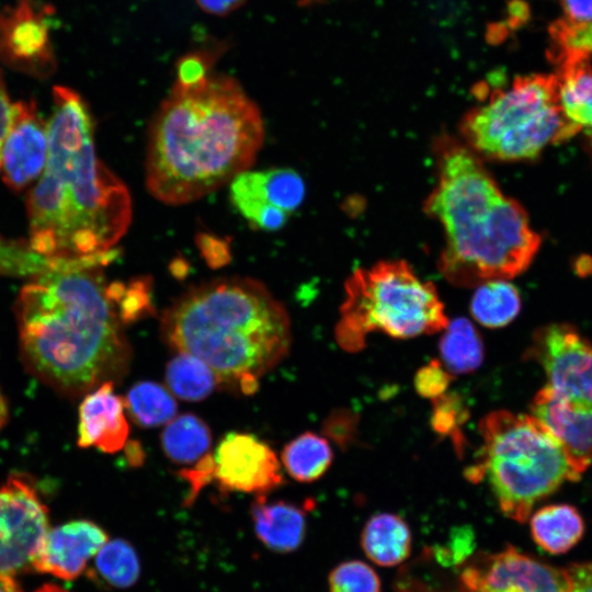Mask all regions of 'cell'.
I'll use <instances>...</instances> for the list:
<instances>
[{"mask_svg": "<svg viewBox=\"0 0 592 592\" xmlns=\"http://www.w3.org/2000/svg\"><path fill=\"white\" fill-rule=\"evenodd\" d=\"M432 429L441 436H451L457 451H460L464 445L460 428L469 415L466 402L456 392H445L432 399Z\"/></svg>", "mask_w": 592, "mask_h": 592, "instance_id": "obj_31", "label": "cell"}, {"mask_svg": "<svg viewBox=\"0 0 592 592\" xmlns=\"http://www.w3.org/2000/svg\"><path fill=\"white\" fill-rule=\"evenodd\" d=\"M166 384L173 396L189 402L204 400L220 385L205 362L184 352H178L168 362Z\"/></svg>", "mask_w": 592, "mask_h": 592, "instance_id": "obj_25", "label": "cell"}, {"mask_svg": "<svg viewBox=\"0 0 592 592\" xmlns=\"http://www.w3.org/2000/svg\"><path fill=\"white\" fill-rule=\"evenodd\" d=\"M305 183L289 168L246 170L229 182V198L236 210L257 229L275 231L303 203Z\"/></svg>", "mask_w": 592, "mask_h": 592, "instance_id": "obj_13", "label": "cell"}, {"mask_svg": "<svg viewBox=\"0 0 592 592\" xmlns=\"http://www.w3.org/2000/svg\"><path fill=\"white\" fill-rule=\"evenodd\" d=\"M531 411L582 475L592 465V405L570 399L545 386L534 396Z\"/></svg>", "mask_w": 592, "mask_h": 592, "instance_id": "obj_16", "label": "cell"}, {"mask_svg": "<svg viewBox=\"0 0 592 592\" xmlns=\"http://www.w3.org/2000/svg\"><path fill=\"white\" fill-rule=\"evenodd\" d=\"M361 544L372 561L390 567L400 563L410 555L411 533L400 516L379 513L365 524Z\"/></svg>", "mask_w": 592, "mask_h": 592, "instance_id": "obj_22", "label": "cell"}, {"mask_svg": "<svg viewBox=\"0 0 592 592\" xmlns=\"http://www.w3.org/2000/svg\"><path fill=\"white\" fill-rule=\"evenodd\" d=\"M46 124V164L27 197L29 246L54 261L105 254L130 225V194L99 159L92 116L79 93L55 86Z\"/></svg>", "mask_w": 592, "mask_h": 592, "instance_id": "obj_2", "label": "cell"}, {"mask_svg": "<svg viewBox=\"0 0 592 592\" xmlns=\"http://www.w3.org/2000/svg\"><path fill=\"white\" fill-rule=\"evenodd\" d=\"M47 152V124L38 115L35 103H13L11 123L1 150L3 181L14 190L31 184L41 177Z\"/></svg>", "mask_w": 592, "mask_h": 592, "instance_id": "obj_15", "label": "cell"}, {"mask_svg": "<svg viewBox=\"0 0 592 592\" xmlns=\"http://www.w3.org/2000/svg\"><path fill=\"white\" fill-rule=\"evenodd\" d=\"M161 448L172 463L192 466L209 453L212 431L194 413L175 415L160 435Z\"/></svg>", "mask_w": 592, "mask_h": 592, "instance_id": "obj_23", "label": "cell"}, {"mask_svg": "<svg viewBox=\"0 0 592 592\" xmlns=\"http://www.w3.org/2000/svg\"><path fill=\"white\" fill-rule=\"evenodd\" d=\"M8 420V406L7 401L0 390V430L7 423Z\"/></svg>", "mask_w": 592, "mask_h": 592, "instance_id": "obj_43", "label": "cell"}, {"mask_svg": "<svg viewBox=\"0 0 592 592\" xmlns=\"http://www.w3.org/2000/svg\"><path fill=\"white\" fill-rule=\"evenodd\" d=\"M344 288L334 335L345 351L362 350L372 332L407 339L440 332L448 323L435 286L403 260L358 267Z\"/></svg>", "mask_w": 592, "mask_h": 592, "instance_id": "obj_8", "label": "cell"}, {"mask_svg": "<svg viewBox=\"0 0 592 592\" xmlns=\"http://www.w3.org/2000/svg\"><path fill=\"white\" fill-rule=\"evenodd\" d=\"M485 90L459 124L464 144L480 158L533 160L582 130L562 111L555 73L519 76L508 87Z\"/></svg>", "mask_w": 592, "mask_h": 592, "instance_id": "obj_7", "label": "cell"}, {"mask_svg": "<svg viewBox=\"0 0 592 592\" xmlns=\"http://www.w3.org/2000/svg\"><path fill=\"white\" fill-rule=\"evenodd\" d=\"M115 383L105 382L86 394L79 407L78 445L116 453L127 443L129 426L125 400L114 392Z\"/></svg>", "mask_w": 592, "mask_h": 592, "instance_id": "obj_18", "label": "cell"}, {"mask_svg": "<svg viewBox=\"0 0 592 592\" xmlns=\"http://www.w3.org/2000/svg\"><path fill=\"white\" fill-rule=\"evenodd\" d=\"M105 254L52 261L16 300L20 354L27 371L56 391L86 395L118 382L129 368L132 348L122 304L128 284L109 282Z\"/></svg>", "mask_w": 592, "mask_h": 592, "instance_id": "obj_1", "label": "cell"}, {"mask_svg": "<svg viewBox=\"0 0 592 592\" xmlns=\"http://www.w3.org/2000/svg\"><path fill=\"white\" fill-rule=\"evenodd\" d=\"M585 134L592 144V128L585 129Z\"/></svg>", "mask_w": 592, "mask_h": 592, "instance_id": "obj_45", "label": "cell"}, {"mask_svg": "<svg viewBox=\"0 0 592 592\" xmlns=\"http://www.w3.org/2000/svg\"><path fill=\"white\" fill-rule=\"evenodd\" d=\"M452 378V373L433 360L417 372L414 387L420 396L434 399L446 392Z\"/></svg>", "mask_w": 592, "mask_h": 592, "instance_id": "obj_34", "label": "cell"}, {"mask_svg": "<svg viewBox=\"0 0 592 592\" xmlns=\"http://www.w3.org/2000/svg\"><path fill=\"white\" fill-rule=\"evenodd\" d=\"M35 592H68L61 588L53 584H45L42 588L37 589Z\"/></svg>", "mask_w": 592, "mask_h": 592, "instance_id": "obj_44", "label": "cell"}, {"mask_svg": "<svg viewBox=\"0 0 592 592\" xmlns=\"http://www.w3.org/2000/svg\"><path fill=\"white\" fill-rule=\"evenodd\" d=\"M207 76V66L198 55H187L178 64V81L181 84H193Z\"/></svg>", "mask_w": 592, "mask_h": 592, "instance_id": "obj_36", "label": "cell"}, {"mask_svg": "<svg viewBox=\"0 0 592 592\" xmlns=\"http://www.w3.org/2000/svg\"><path fill=\"white\" fill-rule=\"evenodd\" d=\"M96 574L115 588H128L139 576V562L134 548L123 539L106 542L96 553Z\"/></svg>", "mask_w": 592, "mask_h": 592, "instance_id": "obj_29", "label": "cell"}, {"mask_svg": "<svg viewBox=\"0 0 592 592\" xmlns=\"http://www.w3.org/2000/svg\"><path fill=\"white\" fill-rule=\"evenodd\" d=\"M549 35L551 61L563 56L592 57V22L563 16L551 24Z\"/></svg>", "mask_w": 592, "mask_h": 592, "instance_id": "obj_30", "label": "cell"}, {"mask_svg": "<svg viewBox=\"0 0 592 592\" xmlns=\"http://www.w3.org/2000/svg\"><path fill=\"white\" fill-rule=\"evenodd\" d=\"M0 592H21V589L11 576H0Z\"/></svg>", "mask_w": 592, "mask_h": 592, "instance_id": "obj_42", "label": "cell"}, {"mask_svg": "<svg viewBox=\"0 0 592 592\" xmlns=\"http://www.w3.org/2000/svg\"><path fill=\"white\" fill-rule=\"evenodd\" d=\"M474 533L470 527H456L447 545L435 548L436 559L445 565L464 562L474 551Z\"/></svg>", "mask_w": 592, "mask_h": 592, "instance_id": "obj_35", "label": "cell"}, {"mask_svg": "<svg viewBox=\"0 0 592 592\" xmlns=\"http://www.w3.org/2000/svg\"><path fill=\"white\" fill-rule=\"evenodd\" d=\"M212 455L213 481L221 491L261 496L284 483L274 451L253 434L229 432Z\"/></svg>", "mask_w": 592, "mask_h": 592, "instance_id": "obj_14", "label": "cell"}, {"mask_svg": "<svg viewBox=\"0 0 592 592\" xmlns=\"http://www.w3.org/2000/svg\"><path fill=\"white\" fill-rule=\"evenodd\" d=\"M196 2L208 13L225 15L239 8L244 0H196Z\"/></svg>", "mask_w": 592, "mask_h": 592, "instance_id": "obj_40", "label": "cell"}, {"mask_svg": "<svg viewBox=\"0 0 592 592\" xmlns=\"http://www.w3.org/2000/svg\"><path fill=\"white\" fill-rule=\"evenodd\" d=\"M560 3L566 18L592 22V0H560Z\"/></svg>", "mask_w": 592, "mask_h": 592, "instance_id": "obj_38", "label": "cell"}, {"mask_svg": "<svg viewBox=\"0 0 592 592\" xmlns=\"http://www.w3.org/2000/svg\"><path fill=\"white\" fill-rule=\"evenodd\" d=\"M12 106L13 103H11L9 100L5 86L0 72V159L2 145L11 123Z\"/></svg>", "mask_w": 592, "mask_h": 592, "instance_id": "obj_39", "label": "cell"}, {"mask_svg": "<svg viewBox=\"0 0 592 592\" xmlns=\"http://www.w3.org/2000/svg\"><path fill=\"white\" fill-rule=\"evenodd\" d=\"M479 433L478 462L467 469L466 477L474 482L485 478L509 519L525 522L535 504L581 476L532 414L490 412L480 421Z\"/></svg>", "mask_w": 592, "mask_h": 592, "instance_id": "obj_6", "label": "cell"}, {"mask_svg": "<svg viewBox=\"0 0 592 592\" xmlns=\"http://www.w3.org/2000/svg\"><path fill=\"white\" fill-rule=\"evenodd\" d=\"M251 513L257 536L271 550L289 553L303 543L307 526L303 508L261 494L255 496Z\"/></svg>", "mask_w": 592, "mask_h": 592, "instance_id": "obj_19", "label": "cell"}, {"mask_svg": "<svg viewBox=\"0 0 592 592\" xmlns=\"http://www.w3.org/2000/svg\"><path fill=\"white\" fill-rule=\"evenodd\" d=\"M264 141L254 102L232 78L175 83L149 130L145 178L159 202H195L253 164Z\"/></svg>", "mask_w": 592, "mask_h": 592, "instance_id": "obj_3", "label": "cell"}, {"mask_svg": "<svg viewBox=\"0 0 592 592\" xmlns=\"http://www.w3.org/2000/svg\"><path fill=\"white\" fill-rule=\"evenodd\" d=\"M177 352L194 355L221 386L253 394L259 379L288 353L289 316L266 286L249 277L209 281L184 292L160 318Z\"/></svg>", "mask_w": 592, "mask_h": 592, "instance_id": "obj_5", "label": "cell"}, {"mask_svg": "<svg viewBox=\"0 0 592 592\" xmlns=\"http://www.w3.org/2000/svg\"><path fill=\"white\" fill-rule=\"evenodd\" d=\"M476 287L470 301V312L476 321L488 328H500L517 316L521 297L508 280H491Z\"/></svg>", "mask_w": 592, "mask_h": 592, "instance_id": "obj_26", "label": "cell"}, {"mask_svg": "<svg viewBox=\"0 0 592 592\" xmlns=\"http://www.w3.org/2000/svg\"><path fill=\"white\" fill-rule=\"evenodd\" d=\"M333 453L326 437L305 432L288 442L281 454L287 474L299 482L319 479L332 463Z\"/></svg>", "mask_w": 592, "mask_h": 592, "instance_id": "obj_24", "label": "cell"}, {"mask_svg": "<svg viewBox=\"0 0 592 592\" xmlns=\"http://www.w3.org/2000/svg\"><path fill=\"white\" fill-rule=\"evenodd\" d=\"M124 400L130 419L144 429L167 424L178 412V403L171 391L151 380L133 385Z\"/></svg>", "mask_w": 592, "mask_h": 592, "instance_id": "obj_28", "label": "cell"}, {"mask_svg": "<svg viewBox=\"0 0 592 592\" xmlns=\"http://www.w3.org/2000/svg\"><path fill=\"white\" fill-rule=\"evenodd\" d=\"M107 542L103 528L78 520L48 530L32 562L37 571L73 580Z\"/></svg>", "mask_w": 592, "mask_h": 592, "instance_id": "obj_17", "label": "cell"}, {"mask_svg": "<svg viewBox=\"0 0 592 592\" xmlns=\"http://www.w3.org/2000/svg\"><path fill=\"white\" fill-rule=\"evenodd\" d=\"M445 329L439 345L445 368L454 374L478 368L483 360V343L475 326L466 318H457Z\"/></svg>", "mask_w": 592, "mask_h": 592, "instance_id": "obj_27", "label": "cell"}, {"mask_svg": "<svg viewBox=\"0 0 592 592\" xmlns=\"http://www.w3.org/2000/svg\"><path fill=\"white\" fill-rule=\"evenodd\" d=\"M569 588L567 592H592V561L568 566Z\"/></svg>", "mask_w": 592, "mask_h": 592, "instance_id": "obj_37", "label": "cell"}, {"mask_svg": "<svg viewBox=\"0 0 592 592\" xmlns=\"http://www.w3.org/2000/svg\"><path fill=\"white\" fill-rule=\"evenodd\" d=\"M566 568H557L506 546L478 554L460 573V592H567Z\"/></svg>", "mask_w": 592, "mask_h": 592, "instance_id": "obj_12", "label": "cell"}, {"mask_svg": "<svg viewBox=\"0 0 592 592\" xmlns=\"http://www.w3.org/2000/svg\"><path fill=\"white\" fill-rule=\"evenodd\" d=\"M330 592H380V582L375 571L357 560L342 562L329 577Z\"/></svg>", "mask_w": 592, "mask_h": 592, "instance_id": "obj_32", "label": "cell"}, {"mask_svg": "<svg viewBox=\"0 0 592 592\" xmlns=\"http://www.w3.org/2000/svg\"><path fill=\"white\" fill-rule=\"evenodd\" d=\"M53 7L16 0L0 10V61L27 76L46 79L57 61L50 37Z\"/></svg>", "mask_w": 592, "mask_h": 592, "instance_id": "obj_10", "label": "cell"}, {"mask_svg": "<svg viewBox=\"0 0 592 592\" xmlns=\"http://www.w3.org/2000/svg\"><path fill=\"white\" fill-rule=\"evenodd\" d=\"M539 364L548 386L570 399L592 405V343L568 323L539 328L525 352Z\"/></svg>", "mask_w": 592, "mask_h": 592, "instance_id": "obj_11", "label": "cell"}, {"mask_svg": "<svg viewBox=\"0 0 592 592\" xmlns=\"http://www.w3.org/2000/svg\"><path fill=\"white\" fill-rule=\"evenodd\" d=\"M48 530L47 509L33 481L10 475L0 486V576L32 566Z\"/></svg>", "mask_w": 592, "mask_h": 592, "instance_id": "obj_9", "label": "cell"}, {"mask_svg": "<svg viewBox=\"0 0 592 592\" xmlns=\"http://www.w3.org/2000/svg\"><path fill=\"white\" fill-rule=\"evenodd\" d=\"M127 444V458L132 466L140 465L144 459V453L140 444L137 442H128Z\"/></svg>", "mask_w": 592, "mask_h": 592, "instance_id": "obj_41", "label": "cell"}, {"mask_svg": "<svg viewBox=\"0 0 592 592\" xmlns=\"http://www.w3.org/2000/svg\"><path fill=\"white\" fill-rule=\"evenodd\" d=\"M298 1L301 2V3L307 4V3L314 2L316 0H298Z\"/></svg>", "mask_w": 592, "mask_h": 592, "instance_id": "obj_46", "label": "cell"}, {"mask_svg": "<svg viewBox=\"0 0 592 592\" xmlns=\"http://www.w3.org/2000/svg\"><path fill=\"white\" fill-rule=\"evenodd\" d=\"M434 149L436 183L423 209L443 228L441 274L456 286L470 287L526 271L542 238L522 205L501 191L463 141L445 136Z\"/></svg>", "mask_w": 592, "mask_h": 592, "instance_id": "obj_4", "label": "cell"}, {"mask_svg": "<svg viewBox=\"0 0 592 592\" xmlns=\"http://www.w3.org/2000/svg\"><path fill=\"white\" fill-rule=\"evenodd\" d=\"M553 64L565 115L581 129L592 128V57L568 56Z\"/></svg>", "mask_w": 592, "mask_h": 592, "instance_id": "obj_20", "label": "cell"}, {"mask_svg": "<svg viewBox=\"0 0 592 592\" xmlns=\"http://www.w3.org/2000/svg\"><path fill=\"white\" fill-rule=\"evenodd\" d=\"M530 525L534 542L553 555L570 550L584 533L581 514L569 504H549L537 510Z\"/></svg>", "mask_w": 592, "mask_h": 592, "instance_id": "obj_21", "label": "cell"}, {"mask_svg": "<svg viewBox=\"0 0 592 592\" xmlns=\"http://www.w3.org/2000/svg\"><path fill=\"white\" fill-rule=\"evenodd\" d=\"M358 415L350 409H337L323 422L322 433L338 446L346 448L357 434Z\"/></svg>", "mask_w": 592, "mask_h": 592, "instance_id": "obj_33", "label": "cell"}]
</instances>
